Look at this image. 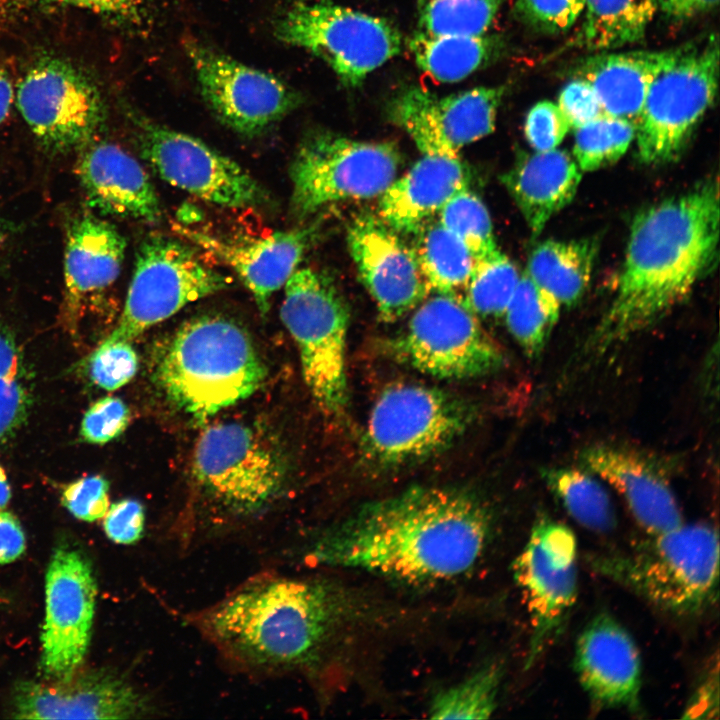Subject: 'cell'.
<instances>
[{
	"label": "cell",
	"instance_id": "6da1fadb",
	"mask_svg": "<svg viewBox=\"0 0 720 720\" xmlns=\"http://www.w3.org/2000/svg\"><path fill=\"white\" fill-rule=\"evenodd\" d=\"M491 528L488 506L476 494L415 486L368 503L328 529L309 558L408 583L439 582L477 563Z\"/></svg>",
	"mask_w": 720,
	"mask_h": 720
},
{
	"label": "cell",
	"instance_id": "7a4b0ae2",
	"mask_svg": "<svg viewBox=\"0 0 720 720\" xmlns=\"http://www.w3.org/2000/svg\"><path fill=\"white\" fill-rule=\"evenodd\" d=\"M719 192L710 181L633 219L617 291L589 346L604 352L663 318L715 264Z\"/></svg>",
	"mask_w": 720,
	"mask_h": 720
},
{
	"label": "cell",
	"instance_id": "3957f363",
	"mask_svg": "<svg viewBox=\"0 0 720 720\" xmlns=\"http://www.w3.org/2000/svg\"><path fill=\"white\" fill-rule=\"evenodd\" d=\"M355 615L353 598L334 583L266 575L240 586L195 621L231 661L280 672L313 664Z\"/></svg>",
	"mask_w": 720,
	"mask_h": 720
},
{
	"label": "cell",
	"instance_id": "277c9868",
	"mask_svg": "<svg viewBox=\"0 0 720 720\" xmlns=\"http://www.w3.org/2000/svg\"><path fill=\"white\" fill-rule=\"evenodd\" d=\"M266 375L248 333L217 315L199 316L179 327L157 366L169 399L198 420L246 399Z\"/></svg>",
	"mask_w": 720,
	"mask_h": 720
},
{
	"label": "cell",
	"instance_id": "5b68a950",
	"mask_svg": "<svg viewBox=\"0 0 720 720\" xmlns=\"http://www.w3.org/2000/svg\"><path fill=\"white\" fill-rule=\"evenodd\" d=\"M591 567L653 606L694 615L718 597L719 539L708 524L681 525L625 552L592 555Z\"/></svg>",
	"mask_w": 720,
	"mask_h": 720
},
{
	"label": "cell",
	"instance_id": "8992f818",
	"mask_svg": "<svg viewBox=\"0 0 720 720\" xmlns=\"http://www.w3.org/2000/svg\"><path fill=\"white\" fill-rule=\"evenodd\" d=\"M283 287L281 319L297 344L305 383L323 410L342 413L349 395L348 306L333 280L311 267L296 269Z\"/></svg>",
	"mask_w": 720,
	"mask_h": 720
},
{
	"label": "cell",
	"instance_id": "52a82bcc",
	"mask_svg": "<svg viewBox=\"0 0 720 720\" xmlns=\"http://www.w3.org/2000/svg\"><path fill=\"white\" fill-rule=\"evenodd\" d=\"M718 76L716 35L669 49L649 86L635 126L642 162L664 164L679 156L716 98Z\"/></svg>",
	"mask_w": 720,
	"mask_h": 720
},
{
	"label": "cell",
	"instance_id": "ba28073f",
	"mask_svg": "<svg viewBox=\"0 0 720 720\" xmlns=\"http://www.w3.org/2000/svg\"><path fill=\"white\" fill-rule=\"evenodd\" d=\"M474 416L469 403L441 389L390 385L370 412L362 441L364 455L382 469L422 461L448 448Z\"/></svg>",
	"mask_w": 720,
	"mask_h": 720
},
{
	"label": "cell",
	"instance_id": "9c48e42d",
	"mask_svg": "<svg viewBox=\"0 0 720 720\" xmlns=\"http://www.w3.org/2000/svg\"><path fill=\"white\" fill-rule=\"evenodd\" d=\"M401 163L399 149L391 142L312 133L290 165L292 211L306 217L332 203L379 197L397 178Z\"/></svg>",
	"mask_w": 720,
	"mask_h": 720
},
{
	"label": "cell",
	"instance_id": "30bf717a",
	"mask_svg": "<svg viewBox=\"0 0 720 720\" xmlns=\"http://www.w3.org/2000/svg\"><path fill=\"white\" fill-rule=\"evenodd\" d=\"M276 37L322 59L348 86L400 52L401 36L385 19L328 0L294 3L276 21Z\"/></svg>",
	"mask_w": 720,
	"mask_h": 720
},
{
	"label": "cell",
	"instance_id": "8fae6325",
	"mask_svg": "<svg viewBox=\"0 0 720 720\" xmlns=\"http://www.w3.org/2000/svg\"><path fill=\"white\" fill-rule=\"evenodd\" d=\"M230 283V277L204 263L192 246L164 235L149 236L137 250L123 312L108 338L131 342Z\"/></svg>",
	"mask_w": 720,
	"mask_h": 720
},
{
	"label": "cell",
	"instance_id": "7c38bea8",
	"mask_svg": "<svg viewBox=\"0 0 720 720\" xmlns=\"http://www.w3.org/2000/svg\"><path fill=\"white\" fill-rule=\"evenodd\" d=\"M394 347L412 367L440 379L486 376L505 363L476 315L451 294L437 293L421 302Z\"/></svg>",
	"mask_w": 720,
	"mask_h": 720
},
{
	"label": "cell",
	"instance_id": "4fadbf2b",
	"mask_svg": "<svg viewBox=\"0 0 720 720\" xmlns=\"http://www.w3.org/2000/svg\"><path fill=\"white\" fill-rule=\"evenodd\" d=\"M514 579L528 609L530 668L563 631L577 597V542L573 531L547 516L533 525L513 563Z\"/></svg>",
	"mask_w": 720,
	"mask_h": 720
},
{
	"label": "cell",
	"instance_id": "5bb4252c",
	"mask_svg": "<svg viewBox=\"0 0 720 720\" xmlns=\"http://www.w3.org/2000/svg\"><path fill=\"white\" fill-rule=\"evenodd\" d=\"M193 473L215 499L240 512L257 510L280 491L286 467L280 450L255 428L218 424L200 436Z\"/></svg>",
	"mask_w": 720,
	"mask_h": 720
},
{
	"label": "cell",
	"instance_id": "9a60e30c",
	"mask_svg": "<svg viewBox=\"0 0 720 720\" xmlns=\"http://www.w3.org/2000/svg\"><path fill=\"white\" fill-rule=\"evenodd\" d=\"M143 158L171 185L224 207L258 206L268 194L241 165L202 140L136 119Z\"/></svg>",
	"mask_w": 720,
	"mask_h": 720
},
{
	"label": "cell",
	"instance_id": "2e32d148",
	"mask_svg": "<svg viewBox=\"0 0 720 720\" xmlns=\"http://www.w3.org/2000/svg\"><path fill=\"white\" fill-rule=\"evenodd\" d=\"M17 105L34 135L54 151L87 142L105 116L96 85L78 68L57 58L32 65L18 85Z\"/></svg>",
	"mask_w": 720,
	"mask_h": 720
},
{
	"label": "cell",
	"instance_id": "e0dca14e",
	"mask_svg": "<svg viewBox=\"0 0 720 720\" xmlns=\"http://www.w3.org/2000/svg\"><path fill=\"white\" fill-rule=\"evenodd\" d=\"M201 95L215 116L245 136L271 128L299 104V96L275 75L196 40L185 41Z\"/></svg>",
	"mask_w": 720,
	"mask_h": 720
},
{
	"label": "cell",
	"instance_id": "ac0fdd59",
	"mask_svg": "<svg viewBox=\"0 0 720 720\" xmlns=\"http://www.w3.org/2000/svg\"><path fill=\"white\" fill-rule=\"evenodd\" d=\"M97 584L90 562L69 546L54 551L45 583L41 673L63 681L82 665L91 639Z\"/></svg>",
	"mask_w": 720,
	"mask_h": 720
},
{
	"label": "cell",
	"instance_id": "d6986e66",
	"mask_svg": "<svg viewBox=\"0 0 720 720\" xmlns=\"http://www.w3.org/2000/svg\"><path fill=\"white\" fill-rule=\"evenodd\" d=\"M503 94L504 87H476L439 97L411 87L392 99L388 112L422 154L458 156L461 148L494 131Z\"/></svg>",
	"mask_w": 720,
	"mask_h": 720
},
{
	"label": "cell",
	"instance_id": "ffe728a7",
	"mask_svg": "<svg viewBox=\"0 0 720 720\" xmlns=\"http://www.w3.org/2000/svg\"><path fill=\"white\" fill-rule=\"evenodd\" d=\"M347 243L383 321L394 322L425 300L430 288L412 247L379 216L356 218L349 226Z\"/></svg>",
	"mask_w": 720,
	"mask_h": 720
},
{
	"label": "cell",
	"instance_id": "44dd1931",
	"mask_svg": "<svg viewBox=\"0 0 720 720\" xmlns=\"http://www.w3.org/2000/svg\"><path fill=\"white\" fill-rule=\"evenodd\" d=\"M13 704L18 719H131L154 712L147 696L106 669L78 670L63 681H22Z\"/></svg>",
	"mask_w": 720,
	"mask_h": 720
},
{
	"label": "cell",
	"instance_id": "7402d4cb",
	"mask_svg": "<svg viewBox=\"0 0 720 720\" xmlns=\"http://www.w3.org/2000/svg\"><path fill=\"white\" fill-rule=\"evenodd\" d=\"M173 228L230 267L251 292L263 316L269 310L271 296L285 285L320 232L317 225H310L263 237H231L184 224L175 223Z\"/></svg>",
	"mask_w": 720,
	"mask_h": 720
},
{
	"label": "cell",
	"instance_id": "603a6c76",
	"mask_svg": "<svg viewBox=\"0 0 720 720\" xmlns=\"http://www.w3.org/2000/svg\"><path fill=\"white\" fill-rule=\"evenodd\" d=\"M574 667L583 689L598 706L639 710V651L614 617L601 613L585 626L576 642Z\"/></svg>",
	"mask_w": 720,
	"mask_h": 720
},
{
	"label": "cell",
	"instance_id": "cb8c5ba5",
	"mask_svg": "<svg viewBox=\"0 0 720 720\" xmlns=\"http://www.w3.org/2000/svg\"><path fill=\"white\" fill-rule=\"evenodd\" d=\"M582 466L609 482L624 498L639 525L650 535L683 524L668 481L656 466L632 449L594 445L580 454Z\"/></svg>",
	"mask_w": 720,
	"mask_h": 720
},
{
	"label": "cell",
	"instance_id": "d4e9b609",
	"mask_svg": "<svg viewBox=\"0 0 720 720\" xmlns=\"http://www.w3.org/2000/svg\"><path fill=\"white\" fill-rule=\"evenodd\" d=\"M88 204L102 214L156 222L161 218L157 192L142 165L121 147L100 142L78 163Z\"/></svg>",
	"mask_w": 720,
	"mask_h": 720
},
{
	"label": "cell",
	"instance_id": "484cf974",
	"mask_svg": "<svg viewBox=\"0 0 720 720\" xmlns=\"http://www.w3.org/2000/svg\"><path fill=\"white\" fill-rule=\"evenodd\" d=\"M467 186L469 172L459 156L423 154L378 197V216L400 234H413Z\"/></svg>",
	"mask_w": 720,
	"mask_h": 720
},
{
	"label": "cell",
	"instance_id": "4316f807",
	"mask_svg": "<svg viewBox=\"0 0 720 720\" xmlns=\"http://www.w3.org/2000/svg\"><path fill=\"white\" fill-rule=\"evenodd\" d=\"M501 178L529 228L538 235L572 201L581 173L567 152L555 148L520 156Z\"/></svg>",
	"mask_w": 720,
	"mask_h": 720
},
{
	"label": "cell",
	"instance_id": "83f0119b",
	"mask_svg": "<svg viewBox=\"0 0 720 720\" xmlns=\"http://www.w3.org/2000/svg\"><path fill=\"white\" fill-rule=\"evenodd\" d=\"M125 248V238L102 219L84 216L71 225L64 260L65 301L71 310L116 281Z\"/></svg>",
	"mask_w": 720,
	"mask_h": 720
},
{
	"label": "cell",
	"instance_id": "f1b7e54d",
	"mask_svg": "<svg viewBox=\"0 0 720 720\" xmlns=\"http://www.w3.org/2000/svg\"><path fill=\"white\" fill-rule=\"evenodd\" d=\"M668 54L669 49L600 53L584 59L576 77L590 83L603 114L636 126L649 86Z\"/></svg>",
	"mask_w": 720,
	"mask_h": 720
},
{
	"label": "cell",
	"instance_id": "f546056e",
	"mask_svg": "<svg viewBox=\"0 0 720 720\" xmlns=\"http://www.w3.org/2000/svg\"><path fill=\"white\" fill-rule=\"evenodd\" d=\"M598 246L595 240H547L532 250L526 273L560 305L576 304L587 289Z\"/></svg>",
	"mask_w": 720,
	"mask_h": 720
},
{
	"label": "cell",
	"instance_id": "4dcf8cb0",
	"mask_svg": "<svg viewBox=\"0 0 720 720\" xmlns=\"http://www.w3.org/2000/svg\"><path fill=\"white\" fill-rule=\"evenodd\" d=\"M413 236L411 247L430 290L454 296L465 290L475 261L465 243L437 218L425 222Z\"/></svg>",
	"mask_w": 720,
	"mask_h": 720
},
{
	"label": "cell",
	"instance_id": "1f68e13d",
	"mask_svg": "<svg viewBox=\"0 0 720 720\" xmlns=\"http://www.w3.org/2000/svg\"><path fill=\"white\" fill-rule=\"evenodd\" d=\"M657 9V0H585L580 40L590 50L637 42Z\"/></svg>",
	"mask_w": 720,
	"mask_h": 720
},
{
	"label": "cell",
	"instance_id": "d6a6232c",
	"mask_svg": "<svg viewBox=\"0 0 720 720\" xmlns=\"http://www.w3.org/2000/svg\"><path fill=\"white\" fill-rule=\"evenodd\" d=\"M416 64L441 82L466 78L486 63L493 44L485 35H433L418 31L409 41Z\"/></svg>",
	"mask_w": 720,
	"mask_h": 720
},
{
	"label": "cell",
	"instance_id": "836d02e7",
	"mask_svg": "<svg viewBox=\"0 0 720 720\" xmlns=\"http://www.w3.org/2000/svg\"><path fill=\"white\" fill-rule=\"evenodd\" d=\"M541 475L567 513L580 525L607 532L616 525V514L605 487L587 470L546 467Z\"/></svg>",
	"mask_w": 720,
	"mask_h": 720
},
{
	"label": "cell",
	"instance_id": "e575fe53",
	"mask_svg": "<svg viewBox=\"0 0 720 720\" xmlns=\"http://www.w3.org/2000/svg\"><path fill=\"white\" fill-rule=\"evenodd\" d=\"M559 302L525 272L505 311L507 328L530 358L544 350L559 313Z\"/></svg>",
	"mask_w": 720,
	"mask_h": 720
},
{
	"label": "cell",
	"instance_id": "d590c367",
	"mask_svg": "<svg viewBox=\"0 0 720 720\" xmlns=\"http://www.w3.org/2000/svg\"><path fill=\"white\" fill-rule=\"evenodd\" d=\"M499 664H488L439 692L429 709L432 719H487L495 711L502 683Z\"/></svg>",
	"mask_w": 720,
	"mask_h": 720
},
{
	"label": "cell",
	"instance_id": "8d00e7d4",
	"mask_svg": "<svg viewBox=\"0 0 720 720\" xmlns=\"http://www.w3.org/2000/svg\"><path fill=\"white\" fill-rule=\"evenodd\" d=\"M516 266L498 248L474 261L464 303L482 317H501L517 287Z\"/></svg>",
	"mask_w": 720,
	"mask_h": 720
},
{
	"label": "cell",
	"instance_id": "74e56055",
	"mask_svg": "<svg viewBox=\"0 0 720 720\" xmlns=\"http://www.w3.org/2000/svg\"><path fill=\"white\" fill-rule=\"evenodd\" d=\"M503 0H418L419 31L433 35L482 36Z\"/></svg>",
	"mask_w": 720,
	"mask_h": 720
},
{
	"label": "cell",
	"instance_id": "f35d334b",
	"mask_svg": "<svg viewBox=\"0 0 720 720\" xmlns=\"http://www.w3.org/2000/svg\"><path fill=\"white\" fill-rule=\"evenodd\" d=\"M631 122L602 114L575 131L573 152L578 167L593 171L617 161L635 137Z\"/></svg>",
	"mask_w": 720,
	"mask_h": 720
},
{
	"label": "cell",
	"instance_id": "ab89813d",
	"mask_svg": "<svg viewBox=\"0 0 720 720\" xmlns=\"http://www.w3.org/2000/svg\"><path fill=\"white\" fill-rule=\"evenodd\" d=\"M437 216L447 229L465 243L474 259L497 249L487 207L469 186L455 193Z\"/></svg>",
	"mask_w": 720,
	"mask_h": 720
},
{
	"label": "cell",
	"instance_id": "60d3db41",
	"mask_svg": "<svg viewBox=\"0 0 720 720\" xmlns=\"http://www.w3.org/2000/svg\"><path fill=\"white\" fill-rule=\"evenodd\" d=\"M23 376L13 337L0 331V440L12 434L28 414L31 395Z\"/></svg>",
	"mask_w": 720,
	"mask_h": 720
},
{
	"label": "cell",
	"instance_id": "b9f144b4",
	"mask_svg": "<svg viewBox=\"0 0 720 720\" xmlns=\"http://www.w3.org/2000/svg\"><path fill=\"white\" fill-rule=\"evenodd\" d=\"M138 357L128 341L106 338L89 356L87 374L98 387L114 391L136 374Z\"/></svg>",
	"mask_w": 720,
	"mask_h": 720
},
{
	"label": "cell",
	"instance_id": "7bdbcfd3",
	"mask_svg": "<svg viewBox=\"0 0 720 720\" xmlns=\"http://www.w3.org/2000/svg\"><path fill=\"white\" fill-rule=\"evenodd\" d=\"M129 418V409L121 399L112 396L101 398L86 411L80 435L88 443L105 444L125 430Z\"/></svg>",
	"mask_w": 720,
	"mask_h": 720
},
{
	"label": "cell",
	"instance_id": "ee69618b",
	"mask_svg": "<svg viewBox=\"0 0 720 720\" xmlns=\"http://www.w3.org/2000/svg\"><path fill=\"white\" fill-rule=\"evenodd\" d=\"M570 127L559 106L544 100L528 111L524 131L530 146L537 152H544L555 149Z\"/></svg>",
	"mask_w": 720,
	"mask_h": 720
},
{
	"label": "cell",
	"instance_id": "f6af8a7d",
	"mask_svg": "<svg viewBox=\"0 0 720 720\" xmlns=\"http://www.w3.org/2000/svg\"><path fill=\"white\" fill-rule=\"evenodd\" d=\"M108 489L107 481L99 475L80 478L64 488L62 504L77 519L93 522L109 509Z\"/></svg>",
	"mask_w": 720,
	"mask_h": 720
},
{
	"label": "cell",
	"instance_id": "bcb514c9",
	"mask_svg": "<svg viewBox=\"0 0 720 720\" xmlns=\"http://www.w3.org/2000/svg\"><path fill=\"white\" fill-rule=\"evenodd\" d=\"M585 0H516L518 14L548 32L569 29L582 14Z\"/></svg>",
	"mask_w": 720,
	"mask_h": 720
},
{
	"label": "cell",
	"instance_id": "7dc6e473",
	"mask_svg": "<svg viewBox=\"0 0 720 720\" xmlns=\"http://www.w3.org/2000/svg\"><path fill=\"white\" fill-rule=\"evenodd\" d=\"M571 127L577 128L603 114L598 97L588 81L576 77L561 90L558 104Z\"/></svg>",
	"mask_w": 720,
	"mask_h": 720
},
{
	"label": "cell",
	"instance_id": "c3c4849f",
	"mask_svg": "<svg viewBox=\"0 0 720 720\" xmlns=\"http://www.w3.org/2000/svg\"><path fill=\"white\" fill-rule=\"evenodd\" d=\"M103 518L104 531L115 543L132 544L142 537L145 513L142 504L136 500L113 503Z\"/></svg>",
	"mask_w": 720,
	"mask_h": 720
},
{
	"label": "cell",
	"instance_id": "681fc988",
	"mask_svg": "<svg viewBox=\"0 0 720 720\" xmlns=\"http://www.w3.org/2000/svg\"><path fill=\"white\" fill-rule=\"evenodd\" d=\"M46 6L85 9L96 14L136 22L144 16L145 0H30Z\"/></svg>",
	"mask_w": 720,
	"mask_h": 720
},
{
	"label": "cell",
	"instance_id": "f907efd6",
	"mask_svg": "<svg viewBox=\"0 0 720 720\" xmlns=\"http://www.w3.org/2000/svg\"><path fill=\"white\" fill-rule=\"evenodd\" d=\"M26 539L19 520L0 510V564L18 559L25 551Z\"/></svg>",
	"mask_w": 720,
	"mask_h": 720
},
{
	"label": "cell",
	"instance_id": "816d5d0a",
	"mask_svg": "<svg viewBox=\"0 0 720 720\" xmlns=\"http://www.w3.org/2000/svg\"><path fill=\"white\" fill-rule=\"evenodd\" d=\"M718 712V673L713 672L707 676L698 687L692 699L689 701L685 715L686 718H703L708 713Z\"/></svg>",
	"mask_w": 720,
	"mask_h": 720
},
{
	"label": "cell",
	"instance_id": "f5cc1de1",
	"mask_svg": "<svg viewBox=\"0 0 720 720\" xmlns=\"http://www.w3.org/2000/svg\"><path fill=\"white\" fill-rule=\"evenodd\" d=\"M719 0H657V6L669 19L683 21L713 9Z\"/></svg>",
	"mask_w": 720,
	"mask_h": 720
},
{
	"label": "cell",
	"instance_id": "db71d44e",
	"mask_svg": "<svg viewBox=\"0 0 720 720\" xmlns=\"http://www.w3.org/2000/svg\"><path fill=\"white\" fill-rule=\"evenodd\" d=\"M13 101V88L8 76L0 70V124L9 114Z\"/></svg>",
	"mask_w": 720,
	"mask_h": 720
},
{
	"label": "cell",
	"instance_id": "11a10c76",
	"mask_svg": "<svg viewBox=\"0 0 720 720\" xmlns=\"http://www.w3.org/2000/svg\"><path fill=\"white\" fill-rule=\"evenodd\" d=\"M11 498L10 486L5 471L0 465V510L4 509Z\"/></svg>",
	"mask_w": 720,
	"mask_h": 720
},
{
	"label": "cell",
	"instance_id": "9f6ffc18",
	"mask_svg": "<svg viewBox=\"0 0 720 720\" xmlns=\"http://www.w3.org/2000/svg\"><path fill=\"white\" fill-rule=\"evenodd\" d=\"M178 218L181 220L182 223L184 222V224H185V223H190V222H194V221H196V220H199L200 214H199V212H198L196 209H194V208H192V209H191V207H189V208H182V209H180V211H179V216H178Z\"/></svg>",
	"mask_w": 720,
	"mask_h": 720
},
{
	"label": "cell",
	"instance_id": "6f0895ef",
	"mask_svg": "<svg viewBox=\"0 0 720 720\" xmlns=\"http://www.w3.org/2000/svg\"><path fill=\"white\" fill-rule=\"evenodd\" d=\"M6 232H7V231H6L5 223L3 222L2 218L0 217V243H1V242L3 241V239L5 238Z\"/></svg>",
	"mask_w": 720,
	"mask_h": 720
}]
</instances>
